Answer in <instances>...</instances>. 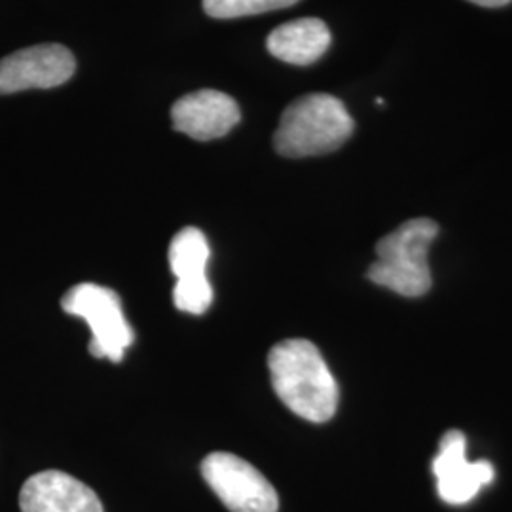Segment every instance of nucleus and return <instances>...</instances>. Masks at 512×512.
Instances as JSON below:
<instances>
[{
  "mask_svg": "<svg viewBox=\"0 0 512 512\" xmlns=\"http://www.w3.org/2000/svg\"><path fill=\"white\" fill-rule=\"evenodd\" d=\"M275 395L293 414L311 423L332 420L338 408V384L321 351L310 340L279 342L268 355Z\"/></svg>",
  "mask_w": 512,
  "mask_h": 512,
  "instance_id": "f257e3e1",
  "label": "nucleus"
},
{
  "mask_svg": "<svg viewBox=\"0 0 512 512\" xmlns=\"http://www.w3.org/2000/svg\"><path fill=\"white\" fill-rule=\"evenodd\" d=\"M355 129L346 105L330 93H310L291 103L275 129L274 147L285 158L323 156L342 147Z\"/></svg>",
  "mask_w": 512,
  "mask_h": 512,
  "instance_id": "f03ea898",
  "label": "nucleus"
},
{
  "mask_svg": "<svg viewBox=\"0 0 512 512\" xmlns=\"http://www.w3.org/2000/svg\"><path fill=\"white\" fill-rule=\"evenodd\" d=\"M439 232L435 220H406L376 243L378 260L368 268V279L406 298L429 293L433 285L429 247Z\"/></svg>",
  "mask_w": 512,
  "mask_h": 512,
  "instance_id": "7ed1b4c3",
  "label": "nucleus"
},
{
  "mask_svg": "<svg viewBox=\"0 0 512 512\" xmlns=\"http://www.w3.org/2000/svg\"><path fill=\"white\" fill-rule=\"evenodd\" d=\"M61 308L90 325L93 357L109 359L112 363L124 359L126 349L133 344V330L126 321L120 296L112 289L95 283H80L65 293Z\"/></svg>",
  "mask_w": 512,
  "mask_h": 512,
  "instance_id": "20e7f679",
  "label": "nucleus"
},
{
  "mask_svg": "<svg viewBox=\"0 0 512 512\" xmlns=\"http://www.w3.org/2000/svg\"><path fill=\"white\" fill-rule=\"evenodd\" d=\"M203 480L232 512H277L279 497L270 480L249 461L213 452L202 461Z\"/></svg>",
  "mask_w": 512,
  "mask_h": 512,
  "instance_id": "39448f33",
  "label": "nucleus"
},
{
  "mask_svg": "<svg viewBox=\"0 0 512 512\" xmlns=\"http://www.w3.org/2000/svg\"><path fill=\"white\" fill-rule=\"evenodd\" d=\"M76 59L61 44H38L0 59V95L50 90L73 78Z\"/></svg>",
  "mask_w": 512,
  "mask_h": 512,
  "instance_id": "423d86ee",
  "label": "nucleus"
},
{
  "mask_svg": "<svg viewBox=\"0 0 512 512\" xmlns=\"http://www.w3.org/2000/svg\"><path fill=\"white\" fill-rule=\"evenodd\" d=\"M209 243L202 230L183 228L169 245V268L177 277L173 302L177 310L202 315L213 302V287L205 275L209 262Z\"/></svg>",
  "mask_w": 512,
  "mask_h": 512,
  "instance_id": "0eeeda50",
  "label": "nucleus"
},
{
  "mask_svg": "<svg viewBox=\"0 0 512 512\" xmlns=\"http://www.w3.org/2000/svg\"><path fill=\"white\" fill-rule=\"evenodd\" d=\"M433 475L444 503L465 505L484 486L494 482L495 469L490 461H467V439L461 431L452 429L440 439L439 452L433 459Z\"/></svg>",
  "mask_w": 512,
  "mask_h": 512,
  "instance_id": "6e6552de",
  "label": "nucleus"
},
{
  "mask_svg": "<svg viewBox=\"0 0 512 512\" xmlns=\"http://www.w3.org/2000/svg\"><path fill=\"white\" fill-rule=\"evenodd\" d=\"M241 118L238 103L217 90H200L181 97L173 109V128L196 141H213L236 128Z\"/></svg>",
  "mask_w": 512,
  "mask_h": 512,
  "instance_id": "1a4fd4ad",
  "label": "nucleus"
},
{
  "mask_svg": "<svg viewBox=\"0 0 512 512\" xmlns=\"http://www.w3.org/2000/svg\"><path fill=\"white\" fill-rule=\"evenodd\" d=\"M21 512H103L90 486L63 471H42L27 478L19 492Z\"/></svg>",
  "mask_w": 512,
  "mask_h": 512,
  "instance_id": "9d476101",
  "label": "nucleus"
},
{
  "mask_svg": "<svg viewBox=\"0 0 512 512\" xmlns=\"http://www.w3.org/2000/svg\"><path fill=\"white\" fill-rule=\"evenodd\" d=\"M330 29L323 19L302 18L279 25L266 40L268 52L291 65L306 67L327 54Z\"/></svg>",
  "mask_w": 512,
  "mask_h": 512,
  "instance_id": "9b49d317",
  "label": "nucleus"
},
{
  "mask_svg": "<svg viewBox=\"0 0 512 512\" xmlns=\"http://www.w3.org/2000/svg\"><path fill=\"white\" fill-rule=\"evenodd\" d=\"M296 2L300 0H203V10L211 18L236 19L283 10Z\"/></svg>",
  "mask_w": 512,
  "mask_h": 512,
  "instance_id": "f8f14e48",
  "label": "nucleus"
},
{
  "mask_svg": "<svg viewBox=\"0 0 512 512\" xmlns=\"http://www.w3.org/2000/svg\"><path fill=\"white\" fill-rule=\"evenodd\" d=\"M476 6H484V8H501V6H507L512 0H469Z\"/></svg>",
  "mask_w": 512,
  "mask_h": 512,
  "instance_id": "ddd939ff",
  "label": "nucleus"
}]
</instances>
